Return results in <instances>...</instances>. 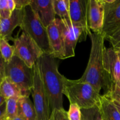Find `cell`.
I'll return each mask as SVG.
<instances>
[{
	"label": "cell",
	"instance_id": "6da1fadb",
	"mask_svg": "<svg viewBox=\"0 0 120 120\" xmlns=\"http://www.w3.org/2000/svg\"><path fill=\"white\" fill-rule=\"evenodd\" d=\"M89 36L91 46L89 62L83 76L77 80L90 83L99 93L102 89H105L107 92L114 83L104 70L103 66L105 38L102 34L91 32Z\"/></svg>",
	"mask_w": 120,
	"mask_h": 120
},
{
	"label": "cell",
	"instance_id": "9a60e30c",
	"mask_svg": "<svg viewBox=\"0 0 120 120\" xmlns=\"http://www.w3.org/2000/svg\"><path fill=\"white\" fill-rule=\"evenodd\" d=\"M24 16V9H15L10 18L0 21V39L12 41V33L18 26H21Z\"/></svg>",
	"mask_w": 120,
	"mask_h": 120
},
{
	"label": "cell",
	"instance_id": "f1b7e54d",
	"mask_svg": "<svg viewBox=\"0 0 120 120\" xmlns=\"http://www.w3.org/2000/svg\"><path fill=\"white\" fill-rule=\"evenodd\" d=\"M31 0H15L16 9H24L29 5Z\"/></svg>",
	"mask_w": 120,
	"mask_h": 120
},
{
	"label": "cell",
	"instance_id": "e575fe53",
	"mask_svg": "<svg viewBox=\"0 0 120 120\" xmlns=\"http://www.w3.org/2000/svg\"><path fill=\"white\" fill-rule=\"evenodd\" d=\"M116 49L117 50V52H118V54H119V56L120 57V49Z\"/></svg>",
	"mask_w": 120,
	"mask_h": 120
},
{
	"label": "cell",
	"instance_id": "7a4b0ae2",
	"mask_svg": "<svg viewBox=\"0 0 120 120\" xmlns=\"http://www.w3.org/2000/svg\"><path fill=\"white\" fill-rule=\"evenodd\" d=\"M40 67L45 89L49 98L51 111L64 109L63 89L65 76L59 71V61L52 55L43 54L39 59Z\"/></svg>",
	"mask_w": 120,
	"mask_h": 120
},
{
	"label": "cell",
	"instance_id": "d590c367",
	"mask_svg": "<svg viewBox=\"0 0 120 120\" xmlns=\"http://www.w3.org/2000/svg\"><path fill=\"white\" fill-rule=\"evenodd\" d=\"M117 84V85L120 88V82H119V83H117V84Z\"/></svg>",
	"mask_w": 120,
	"mask_h": 120
},
{
	"label": "cell",
	"instance_id": "7402d4cb",
	"mask_svg": "<svg viewBox=\"0 0 120 120\" xmlns=\"http://www.w3.org/2000/svg\"><path fill=\"white\" fill-rule=\"evenodd\" d=\"M82 120H103L99 105L90 109H82Z\"/></svg>",
	"mask_w": 120,
	"mask_h": 120
},
{
	"label": "cell",
	"instance_id": "ba28073f",
	"mask_svg": "<svg viewBox=\"0 0 120 120\" xmlns=\"http://www.w3.org/2000/svg\"><path fill=\"white\" fill-rule=\"evenodd\" d=\"M63 22L64 59L75 56V49L79 41L86 39L89 35L84 28L73 25L70 22Z\"/></svg>",
	"mask_w": 120,
	"mask_h": 120
},
{
	"label": "cell",
	"instance_id": "7c38bea8",
	"mask_svg": "<svg viewBox=\"0 0 120 120\" xmlns=\"http://www.w3.org/2000/svg\"><path fill=\"white\" fill-rule=\"evenodd\" d=\"M88 21L91 32L102 34L104 22V5L103 0H89Z\"/></svg>",
	"mask_w": 120,
	"mask_h": 120
},
{
	"label": "cell",
	"instance_id": "1f68e13d",
	"mask_svg": "<svg viewBox=\"0 0 120 120\" xmlns=\"http://www.w3.org/2000/svg\"><path fill=\"white\" fill-rule=\"evenodd\" d=\"M6 101V100L5 99L4 97L2 96V94L0 93V107L3 104H4Z\"/></svg>",
	"mask_w": 120,
	"mask_h": 120
},
{
	"label": "cell",
	"instance_id": "5b68a950",
	"mask_svg": "<svg viewBox=\"0 0 120 120\" xmlns=\"http://www.w3.org/2000/svg\"><path fill=\"white\" fill-rule=\"evenodd\" d=\"M22 32L28 34L45 54L51 55L48 31L30 5L24 8L23 21L20 26Z\"/></svg>",
	"mask_w": 120,
	"mask_h": 120
},
{
	"label": "cell",
	"instance_id": "74e56055",
	"mask_svg": "<svg viewBox=\"0 0 120 120\" xmlns=\"http://www.w3.org/2000/svg\"><path fill=\"white\" fill-rule=\"evenodd\" d=\"M5 120H9V119H8V118H7V117H6V118H5Z\"/></svg>",
	"mask_w": 120,
	"mask_h": 120
},
{
	"label": "cell",
	"instance_id": "30bf717a",
	"mask_svg": "<svg viewBox=\"0 0 120 120\" xmlns=\"http://www.w3.org/2000/svg\"><path fill=\"white\" fill-rule=\"evenodd\" d=\"M104 22L102 34L104 38L120 25V0H103Z\"/></svg>",
	"mask_w": 120,
	"mask_h": 120
},
{
	"label": "cell",
	"instance_id": "4316f807",
	"mask_svg": "<svg viewBox=\"0 0 120 120\" xmlns=\"http://www.w3.org/2000/svg\"><path fill=\"white\" fill-rule=\"evenodd\" d=\"M12 13L8 7L7 0H0V19H7L11 17Z\"/></svg>",
	"mask_w": 120,
	"mask_h": 120
},
{
	"label": "cell",
	"instance_id": "484cf974",
	"mask_svg": "<svg viewBox=\"0 0 120 120\" xmlns=\"http://www.w3.org/2000/svg\"><path fill=\"white\" fill-rule=\"evenodd\" d=\"M48 120H69L68 111L64 109H55L51 111L50 117Z\"/></svg>",
	"mask_w": 120,
	"mask_h": 120
},
{
	"label": "cell",
	"instance_id": "83f0119b",
	"mask_svg": "<svg viewBox=\"0 0 120 120\" xmlns=\"http://www.w3.org/2000/svg\"><path fill=\"white\" fill-rule=\"evenodd\" d=\"M5 64L6 63L0 54V83L5 77Z\"/></svg>",
	"mask_w": 120,
	"mask_h": 120
},
{
	"label": "cell",
	"instance_id": "f546056e",
	"mask_svg": "<svg viewBox=\"0 0 120 120\" xmlns=\"http://www.w3.org/2000/svg\"><path fill=\"white\" fill-rule=\"evenodd\" d=\"M7 4L8 7L10 11L12 13L16 9V4H15V0H7Z\"/></svg>",
	"mask_w": 120,
	"mask_h": 120
},
{
	"label": "cell",
	"instance_id": "ac0fdd59",
	"mask_svg": "<svg viewBox=\"0 0 120 120\" xmlns=\"http://www.w3.org/2000/svg\"><path fill=\"white\" fill-rule=\"evenodd\" d=\"M0 93L6 100L13 97L20 98L23 97L18 87L7 77L0 83Z\"/></svg>",
	"mask_w": 120,
	"mask_h": 120
},
{
	"label": "cell",
	"instance_id": "836d02e7",
	"mask_svg": "<svg viewBox=\"0 0 120 120\" xmlns=\"http://www.w3.org/2000/svg\"><path fill=\"white\" fill-rule=\"evenodd\" d=\"M22 120L21 119V118H20V117H16V118H14V119H13V120Z\"/></svg>",
	"mask_w": 120,
	"mask_h": 120
},
{
	"label": "cell",
	"instance_id": "52a82bcc",
	"mask_svg": "<svg viewBox=\"0 0 120 120\" xmlns=\"http://www.w3.org/2000/svg\"><path fill=\"white\" fill-rule=\"evenodd\" d=\"M13 42L15 49L14 55L31 69L45 54L35 41L24 32L14 38Z\"/></svg>",
	"mask_w": 120,
	"mask_h": 120
},
{
	"label": "cell",
	"instance_id": "e0dca14e",
	"mask_svg": "<svg viewBox=\"0 0 120 120\" xmlns=\"http://www.w3.org/2000/svg\"><path fill=\"white\" fill-rule=\"evenodd\" d=\"M18 117L22 120H36L34 103L29 97H22L19 99Z\"/></svg>",
	"mask_w": 120,
	"mask_h": 120
},
{
	"label": "cell",
	"instance_id": "603a6c76",
	"mask_svg": "<svg viewBox=\"0 0 120 120\" xmlns=\"http://www.w3.org/2000/svg\"><path fill=\"white\" fill-rule=\"evenodd\" d=\"M105 40L109 41L114 49L120 48V25L114 31L105 38Z\"/></svg>",
	"mask_w": 120,
	"mask_h": 120
},
{
	"label": "cell",
	"instance_id": "ffe728a7",
	"mask_svg": "<svg viewBox=\"0 0 120 120\" xmlns=\"http://www.w3.org/2000/svg\"><path fill=\"white\" fill-rule=\"evenodd\" d=\"M19 99L18 97H13L6 100L5 117L8 119L12 120L18 117Z\"/></svg>",
	"mask_w": 120,
	"mask_h": 120
},
{
	"label": "cell",
	"instance_id": "277c9868",
	"mask_svg": "<svg viewBox=\"0 0 120 120\" xmlns=\"http://www.w3.org/2000/svg\"><path fill=\"white\" fill-rule=\"evenodd\" d=\"M5 77L17 86L23 97H29L34 86L32 68H30L19 57L14 55L5 64Z\"/></svg>",
	"mask_w": 120,
	"mask_h": 120
},
{
	"label": "cell",
	"instance_id": "f35d334b",
	"mask_svg": "<svg viewBox=\"0 0 120 120\" xmlns=\"http://www.w3.org/2000/svg\"><path fill=\"white\" fill-rule=\"evenodd\" d=\"M0 21H1V19H0Z\"/></svg>",
	"mask_w": 120,
	"mask_h": 120
},
{
	"label": "cell",
	"instance_id": "4dcf8cb0",
	"mask_svg": "<svg viewBox=\"0 0 120 120\" xmlns=\"http://www.w3.org/2000/svg\"><path fill=\"white\" fill-rule=\"evenodd\" d=\"M6 114V103L2 104L0 107V120L5 116Z\"/></svg>",
	"mask_w": 120,
	"mask_h": 120
},
{
	"label": "cell",
	"instance_id": "2e32d148",
	"mask_svg": "<svg viewBox=\"0 0 120 120\" xmlns=\"http://www.w3.org/2000/svg\"><path fill=\"white\" fill-rule=\"evenodd\" d=\"M99 107L103 120H120V114L116 105L104 94L101 96Z\"/></svg>",
	"mask_w": 120,
	"mask_h": 120
},
{
	"label": "cell",
	"instance_id": "8d00e7d4",
	"mask_svg": "<svg viewBox=\"0 0 120 120\" xmlns=\"http://www.w3.org/2000/svg\"><path fill=\"white\" fill-rule=\"evenodd\" d=\"M5 118H6V117H5V116L4 117H3V118H2V119H1L0 120H5Z\"/></svg>",
	"mask_w": 120,
	"mask_h": 120
},
{
	"label": "cell",
	"instance_id": "8fae6325",
	"mask_svg": "<svg viewBox=\"0 0 120 120\" xmlns=\"http://www.w3.org/2000/svg\"><path fill=\"white\" fill-rule=\"evenodd\" d=\"M89 0H69V16L73 25L84 28L90 34L88 21Z\"/></svg>",
	"mask_w": 120,
	"mask_h": 120
},
{
	"label": "cell",
	"instance_id": "5bb4252c",
	"mask_svg": "<svg viewBox=\"0 0 120 120\" xmlns=\"http://www.w3.org/2000/svg\"><path fill=\"white\" fill-rule=\"evenodd\" d=\"M29 5L45 28L56 18L53 0H31Z\"/></svg>",
	"mask_w": 120,
	"mask_h": 120
},
{
	"label": "cell",
	"instance_id": "9c48e42d",
	"mask_svg": "<svg viewBox=\"0 0 120 120\" xmlns=\"http://www.w3.org/2000/svg\"><path fill=\"white\" fill-rule=\"evenodd\" d=\"M63 27V21L59 18H56L46 28L51 55L59 59H64Z\"/></svg>",
	"mask_w": 120,
	"mask_h": 120
},
{
	"label": "cell",
	"instance_id": "cb8c5ba5",
	"mask_svg": "<svg viewBox=\"0 0 120 120\" xmlns=\"http://www.w3.org/2000/svg\"><path fill=\"white\" fill-rule=\"evenodd\" d=\"M68 117L69 120H82V109L77 104L71 103L68 111Z\"/></svg>",
	"mask_w": 120,
	"mask_h": 120
},
{
	"label": "cell",
	"instance_id": "d4e9b609",
	"mask_svg": "<svg viewBox=\"0 0 120 120\" xmlns=\"http://www.w3.org/2000/svg\"><path fill=\"white\" fill-rule=\"evenodd\" d=\"M104 95L111 100L117 102L120 105V88L116 84L113 83Z\"/></svg>",
	"mask_w": 120,
	"mask_h": 120
},
{
	"label": "cell",
	"instance_id": "d6a6232c",
	"mask_svg": "<svg viewBox=\"0 0 120 120\" xmlns=\"http://www.w3.org/2000/svg\"><path fill=\"white\" fill-rule=\"evenodd\" d=\"M111 101H112V100H111ZM112 101L114 103V104H115V105H116V107L117 108V109H118V111H119V112H120V105L119 104H118V103H117V102L114 101Z\"/></svg>",
	"mask_w": 120,
	"mask_h": 120
},
{
	"label": "cell",
	"instance_id": "4fadbf2b",
	"mask_svg": "<svg viewBox=\"0 0 120 120\" xmlns=\"http://www.w3.org/2000/svg\"><path fill=\"white\" fill-rule=\"evenodd\" d=\"M103 66L105 72L115 84L120 82V57L118 52L112 47L104 48Z\"/></svg>",
	"mask_w": 120,
	"mask_h": 120
},
{
	"label": "cell",
	"instance_id": "44dd1931",
	"mask_svg": "<svg viewBox=\"0 0 120 120\" xmlns=\"http://www.w3.org/2000/svg\"><path fill=\"white\" fill-rule=\"evenodd\" d=\"M15 53L14 46L11 45L8 41L5 39H0V54L6 63L11 60Z\"/></svg>",
	"mask_w": 120,
	"mask_h": 120
},
{
	"label": "cell",
	"instance_id": "8992f818",
	"mask_svg": "<svg viewBox=\"0 0 120 120\" xmlns=\"http://www.w3.org/2000/svg\"><path fill=\"white\" fill-rule=\"evenodd\" d=\"M32 69L34 86L32 95L36 113V120H48L51 114V110L49 98L43 83L39 60L36 62Z\"/></svg>",
	"mask_w": 120,
	"mask_h": 120
},
{
	"label": "cell",
	"instance_id": "d6986e66",
	"mask_svg": "<svg viewBox=\"0 0 120 120\" xmlns=\"http://www.w3.org/2000/svg\"><path fill=\"white\" fill-rule=\"evenodd\" d=\"M56 15L66 22H70L69 16V0H53Z\"/></svg>",
	"mask_w": 120,
	"mask_h": 120
},
{
	"label": "cell",
	"instance_id": "3957f363",
	"mask_svg": "<svg viewBox=\"0 0 120 120\" xmlns=\"http://www.w3.org/2000/svg\"><path fill=\"white\" fill-rule=\"evenodd\" d=\"M70 104H77L81 109H86L99 105L101 95L90 83L70 80L65 77L63 91Z\"/></svg>",
	"mask_w": 120,
	"mask_h": 120
}]
</instances>
